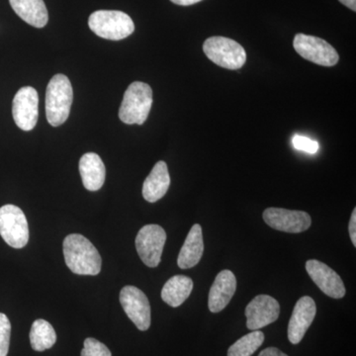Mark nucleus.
Wrapping results in <instances>:
<instances>
[{
  "mask_svg": "<svg viewBox=\"0 0 356 356\" xmlns=\"http://www.w3.org/2000/svg\"><path fill=\"white\" fill-rule=\"evenodd\" d=\"M65 264L72 273L95 276L102 271V259L95 245L79 234H72L64 240Z\"/></svg>",
  "mask_w": 356,
  "mask_h": 356,
  "instance_id": "f257e3e1",
  "label": "nucleus"
},
{
  "mask_svg": "<svg viewBox=\"0 0 356 356\" xmlns=\"http://www.w3.org/2000/svg\"><path fill=\"white\" fill-rule=\"evenodd\" d=\"M74 91L70 79L56 74L48 84L46 92L47 120L53 127L63 125L69 118Z\"/></svg>",
  "mask_w": 356,
  "mask_h": 356,
  "instance_id": "f03ea898",
  "label": "nucleus"
},
{
  "mask_svg": "<svg viewBox=\"0 0 356 356\" xmlns=\"http://www.w3.org/2000/svg\"><path fill=\"white\" fill-rule=\"evenodd\" d=\"M153 105V90L149 84L135 81L128 86L119 109V118L128 125H143Z\"/></svg>",
  "mask_w": 356,
  "mask_h": 356,
  "instance_id": "7ed1b4c3",
  "label": "nucleus"
},
{
  "mask_svg": "<svg viewBox=\"0 0 356 356\" xmlns=\"http://www.w3.org/2000/svg\"><path fill=\"white\" fill-rule=\"evenodd\" d=\"M88 26L97 36L112 41L127 38L135 31L132 18L117 10L95 11L89 16Z\"/></svg>",
  "mask_w": 356,
  "mask_h": 356,
  "instance_id": "20e7f679",
  "label": "nucleus"
},
{
  "mask_svg": "<svg viewBox=\"0 0 356 356\" xmlns=\"http://www.w3.org/2000/svg\"><path fill=\"white\" fill-rule=\"evenodd\" d=\"M203 51L210 60L227 70H240L247 62L242 44L226 37H211L204 42Z\"/></svg>",
  "mask_w": 356,
  "mask_h": 356,
  "instance_id": "39448f33",
  "label": "nucleus"
},
{
  "mask_svg": "<svg viewBox=\"0 0 356 356\" xmlns=\"http://www.w3.org/2000/svg\"><path fill=\"white\" fill-rule=\"evenodd\" d=\"M0 236L14 248H24L29 241V227L25 214L11 204L0 208Z\"/></svg>",
  "mask_w": 356,
  "mask_h": 356,
  "instance_id": "423d86ee",
  "label": "nucleus"
},
{
  "mask_svg": "<svg viewBox=\"0 0 356 356\" xmlns=\"http://www.w3.org/2000/svg\"><path fill=\"white\" fill-rule=\"evenodd\" d=\"M295 51L302 58L323 67H334L339 63V54L336 49L324 39L299 33L293 41Z\"/></svg>",
  "mask_w": 356,
  "mask_h": 356,
  "instance_id": "0eeeda50",
  "label": "nucleus"
},
{
  "mask_svg": "<svg viewBox=\"0 0 356 356\" xmlns=\"http://www.w3.org/2000/svg\"><path fill=\"white\" fill-rule=\"evenodd\" d=\"M165 241V231L159 225H146L140 229L136 238V248L147 266L154 268L159 266Z\"/></svg>",
  "mask_w": 356,
  "mask_h": 356,
  "instance_id": "6e6552de",
  "label": "nucleus"
},
{
  "mask_svg": "<svg viewBox=\"0 0 356 356\" xmlns=\"http://www.w3.org/2000/svg\"><path fill=\"white\" fill-rule=\"evenodd\" d=\"M120 303L126 315L140 331H147L151 327V305L142 290L135 286H125L120 292Z\"/></svg>",
  "mask_w": 356,
  "mask_h": 356,
  "instance_id": "1a4fd4ad",
  "label": "nucleus"
},
{
  "mask_svg": "<svg viewBox=\"0 0 356 356\" xmlns=\"http://www.w3.org/2000/svg\"><path fill=\"white\" fill-rule=\"evenodd\" d=\"M39 95L36 89L24 86L13 98V115L16 125L23 131H31L39 118Z\"/></svg>",
  "mask_w": 356,
  "mask_h": 356,
  "instance_id": "9d476101",
  "label": "nucleus"
},
{
  "mask_svg": "<svg viewBox=\"0 0 356 356\" xmlns=\"http://www.w3.org/2000/svg\"><path fill=\"white\" fill-rule=\"evenodd\" d=\"M264 222L276 231L285 233H303L311 227L312 219L303 211L268 208L264 212Z\"/></svg>",
  "mask_w": 356,
  "mask_h": 356,
  "instance_id": "9b49d317",
  "label": "nucleus"
},
{
  "mask_svg": "<svg viewBox=\"0 0 356 356\" xmlns=\"http://www.w3.org/2000/svg\"><path fill=\"white\" fill-rule=\"evenodd\" d=\"M245 314L248 329L257 331L277 321L280 315V305L269 295H259L250 302Z\"/></svg>",
  "mask_w": 356,
  "mask_h": 356,
  "instance_id": "f8f14e48",
  "label": "nucleus"
},
{
  "mask_svg": "<svg viewBox=\"0 0 356 356\" xmlns=\"http://www.w3.org/2000/svg\"><path fill=\"white\" fill-rule=\"evenodd\" d=\"M306 270L311 280L323 293L334 299L346 296V287L339 274L324 262L310 259L307 261Z\"/></svg>",
  "mask_w": 356,
  "mask_h": 356,
  "instance_id": "ddd939ff",
  "label": "nucleus"
},
{
  "mask_svg": "<svg viewBox=\"0 0 356 356\" xmlns=\"http://www.w3.org/2000/svg\"><path fill=\"white\" fill-rule=\"evenodd\" d=\"M317 314L315 301L304 296L297 301L293 309L291 318L288 325V339L293 344H298L305 337Z\"/></svg>",
  "mask_w": 356,
  "mask_h": 356,
  "instance_id": "4468645a",
  "label": "nucleus"
},
{
  "mask_svg": "<svg viewBox=\"0 0 356 356\" xmlns=\"http://www.w3.org/2000/svg\"><path fill=\"white\" fill-rule=\"evenodd\" d=\"M236 290V280L235 274L231 270H222L215 278L214 283L209 292L208 307L212 313H219L224 310Z\"/></svg>",
  "mask_w": 356,
  "mask_h": 356,
  "instance_id": "2eb2a0df",
  "label": "nucleus"
},
{
  "mask_svg": "<svg viewBox=\"0 0 356 356\" xmlns=\"http://www.w3.org/2000/svg\"><path fill=\"white\" fill-rule=\"evenodd\" d=\"M79 172L83 186L89 191H97L103 186L106 168L102 158L95 153L84 154L79 161Z\"/></svg>",
  "mask_w": 356,
  "mask_h": 356,
  "instance_id": "dca6fc26",
  "label": "nucleus"
},
{
  "mask_svg": "<svg viewBox=\"0 0 356 356\" xmlns=\"http://www.w3.org/2000/svg\"><path fill=\"white\" fill-rule=\"evenodd\" d=\"M170 177L168 165L161 161L156 163L143 184V196L147 202L154 203L163 197L170 188Z\"/></svg>",
  "mask_w": 356,
  "mask_h": 356,
  "instance_id": "f3484780",
  "label": "nucleus"
},
{
  "mask_svg": "<svg viewBox=\"0 0 356 356\" xmlns=\"http://www.w3.org/2000/svg\"><path fill=\"white\" fill-rule=\"evenodd\" d=\"M203 252L202 228L200 225L195 224L192 226L186 240L180 250L177 259L178 266L181 269H189L197 266L199 261L202 259Z\"/></svg>",
  "mask_w": 356,
  "mask_h": 356,
  "instance_id": "a211bd4d",
  "label": "nucleus"
},
{
  "mask_svg": "<svg viewBox=\"0 0 356 356\" xmlns=\"http://www.w3.org/2000/svg\"><path fill=\"white\" fill-rule=\"evenodd\" d=\"M14 13L28 24L43 28L49 20L44 0H9Z\"/></svg>",
  "mask_w": 356,
  "mask_h": 356,
  "instance_id": "6ab92c4d",
  "label": "nucleus"
},
{
  "mask_svg": "<svg viewBox=\"0 0 356 356\" xmlns=\"http://www.w3.org/2000/svg\"><path fill=\"white\" fill-rule=\"evenodd\" d=\"M193 289V281L185 275H175L166 281L161 290V299L168 306L177 308L191 296Z\"/></svg>",
  "mask_w": 356,
  "mask_h": 356,
  "instance_id": "aec40b11",
  "label": "nucleus"
},
{
  "mask_svg": "<svg viewBox=\"0 0 356 356\" xmlns=\"http://www.w3.org/2000/svg\"><path fill=\"white\" fill-rule=\"evenodd\" d=\"M57 341V334L53 325L43 318H38L33 323L30 331V343L33 350L44 351L53 348Z\"/></svg>",
  "mask_w": 356,
  "mask_h": 356,
  "instance_id": "412c9836",
  "label": "nucleus"
},
{
  "mask_svg": "<svg viewBox=\"0 0 356 356\" xmlns=\"http://www.w3.org/2000/svg\"><path fill=\"white\" fill-rule=\"evenodd\" d=\"M264 341V332L252 331L236 341L228 350V356H252Z\"/></svg>",
  "mask_w": 356,
  "mask_h": 356,
  "instance_id": "4be33fe9",
  "label": "nucleus"
},
{
  "mask_svg": "<svg viewBox=\"0 0 356 356\" xmlns=\"http://www.w3.org/2000/svg\"><path fill=\"white\" fill-rule=\"evenodd\" d=\"M81 356H112L111 351L97 339L88 337L84 341Z\"/></svg>",
  "mask_w": 356,
  "mask_h": 356,
  "instance_id": "5701e85b",
  "label": "nucleus"
},
{
  "mask_svg": "<svg viewBox=\"0 0 356 356\" xmlns=\"http://www.w3.org/2000/svg\"><path fill=\"white\" fill-rule=\"evenodd\" d=\"M10 334V321L6 317V315L0 313V356L8 355Z\"/></svg>",
  "mask_w": 356,
  "mask_h": 356,
  "instance_id": "b1692460",
  "label": "nucleus"
},
{
  "mask_svg": "<svg viewBox=\"0 0 356 356\" xmlns=\"http://www.w3.org/2000/svg\"><path fill=\"white\" fill-rule=\"evenodd\" d=\"M292 144L295 149H299V151L306 152V153L308 154L317 153L318 147H320L318 142H316V140L299 135L293 137Z\"/></svg>",
  "mask_w": 356,
  "mask_h": 356,
  "instance_id": "393cba45",
  "label": "nucleus"
},
{
  "mask_svg": "<svg viewBox=\"0 0 356 356\" xmlns=\"http://www.w3.org/2000/svg\"><path fill=\"white\" fill-rule=\"evenodd\" d=\"M348 231H350V236L351 242L353 245L356 247V209H353V214H351L350 225H348Z\"/></svg>",
  "mask_w": 356,
  "mask_h": 356,
  "instance_id": "a878e982",
  "label": "nucleus"
},
{
  "mask_svg": "<svg viewBox=\"0 0 356 356\" xmlns=\"http://www.w3.org/2000/svg\"><path fill=\"white\" fill-rule=\"evenodd\" d=\"M259 356H288L286 353L278 350L276 348H267L261 351Z\"/></svg>",
  "mask_w": 356,
  "mask_h": 356,
  "instance_id": "bb28decb",
  "label": "nucleus"
},
{
  "mask_svg": "<svg viewBox=\"0 0 356 356\" xmlns=\"http://www.w3.org/2000/svg\"><path fill=\"white\" fill-rule=\"evenodd\" d=\"M173 3L180 6H193V4L198 3V2L202 1V0H170Z\"/></svg>",
  "mask_w": 356,
  "mask_h": 356,
  "instance_id": "cd10ccee",
  "label": "nucleus"
},
{
  "mask_svg": "<svg viewBox=\"0 0 356 356\" xmlns=\"http://www.w3.org/2000/svg\"><path fill=\"white\" fill-rule=\"evenodd\" d=\"M341 3H343L344 6L351 9L353 11H356V0H339Z\"/></svg>",
  "mask_w": 356,
  "mask_h": 356,
  "instance_id": "c85d7f7f",
  "label": "nucleus"
}]
</instances>
